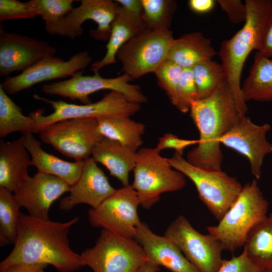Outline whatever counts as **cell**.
<instances>
[{
  "instance_id": "cell-33",
  "label": "cell",
  "mask_w": 272,
  "mask_h": 272,
  "mask_svg": "<svg viewBox=\"0 0 272 272\" xmlns=\"http://www.w3.org/2000/svg\"><path fill=\"white\" fill-rule=\"evenodd\" d=\"M183 68L166 59L154 72L160 87L166 92L171 103L175 107L178 101V90Z\"/></svg>"
},
{
  "instance_id": "cell-7",
  "label": "cell",
  "mask_w": 272,
  "mask_h": 272,
  "mask_svg": "<svg viewBox=\"0 0 272 272\" xmlns=\"http://www.w3.org/2000/svg\"><path fill=\"white\" fill-rule=\"evenodd\" d=\"M167 160L174 169L189 178L200 199L219 221L234 202L243 186L235 177L220 170L202 168L175 153Z\"/></svg>"
},
{
  "instance_id": "cell-8",
  "label": "cell",
  "mask_w": 272,
  "mask_h": 272,
  "mask_svg": "<svg viewBox=\"0 0 272 272\" xmlns=\"http://www.w3.org/2000/svg\"><path fill=\"white\" fill-rule=\"evenodd\" d=\"M93 272H134L148 260L134 240L102 229L94 246L81 253Z\"/></svg>"
},
{
  "instance_id": "cell-5",
  "label": "cell",
  "mask_w": 272,
  "mask_h": 272,
  "mask_svg": "<svg viewBox=\"0 0 272 272\" xmlns=\"http://www.w3.org/2000/svg\"><path fill=\"white\" fill-rule=\"evenodd\" d=\"M156 148H143L137 152L131 185L140 205L150 209L159 201L161 194L181 189L186 185L185 176L173 169L167 158Z\"/></svg>"
},
{
  "instance_id": "cell-32",
  "label": "cell",
  "mask_w": 272,
  "mask_h": 272,
  "mask_svg": "<svg viewBox=\"0 0 272 272\" xmlns=\"http://www.w3.org/2000/svg\"><path fill=\"white\" fill-rule=\"evenodd\" d=\"M142 16L146 29L169 30L176 3L170 0H141Z\"/></svg>"
},
{
  "instance_id": "cell-26",
  "label": "cell",
  "mask_w": 272,
  "mask_h": 272,
  "mask_svg": "<svg viewBox=\"0 0 272 272\" xmlns=\"http://www.w3.org/2000/svg\"><path fill=\"white\" fill-rule=\"evenodd\" d=\"M241 90L248 101H272V59L257 51Z\"/></svg>"
},
{
  "instance_id": "cell-24",
  "label": "cell",
  "mask_w": 272,
  "mask_h": 272,
  "mask_svg": "<svg viewBox=\"0 0 272 272\" xmlns=\"http://www.w3.org/2000/svg\"><path fill=\"white\" fill-rule=\"evenodd\" d=\"M137 152L117 141L103 137L94 148L91 157L104 165L111 175L126 186L129 184V174L134 168Z\"/></svg>"
},
{
  "instance_id": "cell-14",
  "label": "cell",
  "mask_w": 272,
  "mask_h": 272,
  "mask_svg": "<svg viewBox=\"0 0 272 272\" xmlns=\"http://www.w3.org/2000/svg\"><path fill=\"white\" fill-rule=\"evenodd\" d=\"M80 5L74 8L66 16L59 21L45 25L46 31L51 35L65 36L71 39L81 36L82 25L92 20L97 28L89 31L90 35L100 41L108 40L118 4L110 0H81Z\"/></svg>"
},
{
  "instance_id": "cell-19",
  "label": "cell",
  "mask_w": 272,
  "mask_h": 272,
  "mask_svg": "<svg viewBox=\"0 0 272 272\" xmlns=\"http://www.w3.org/2000/svg\"><path fill=\"white\" fill-rule=\"evenodd\" d=\"M116 190L97 163L90 157L85 160L79 180L70 186L69 195L60 200L59 208L68 211L78 204L85 203L96 209Z\"/></svg>"
},
{
  "instance_id": "cell-4",
  "label": "cell",
  "mask_w": 272,
  "mask_h": 272,
  "mask_svg": "<svg viewBox=\"0 0 272 272\" xmlns=\"http://www.w3.org/2000/svg\"><path fill=\"white\" fill-rule=\"evenodd\" d=\"M268 203L256 179L243 186L237 198L219 221L207 229L221 244L223 250L234 252L244 246L251 229L267 215Z\"/></svg>"
},
{
  "instance_id": "cell-6",
  "label": "cell",
  "mask_w": 272,
  "mask_h": 272,
  "mask_svg": "<svg viewBox=\"0 0 272 272\" xmlns=\"http://www.w3.org/2000/svg\"><path fill=\"white\" fill-rule=\"evenodd\" d=\"M34 99L51 105L53 111L44 115V109H38L30 114L35 122L33 133H40L48 126L57 122L73 118H101L130 117L141 109L139 103L130 102L122 94L110 91L100 100L86 104L77 105L62 100H51L34 94Z\"/></svg>"
},
{
  "instance_id": "cell-31",
  "label": "cell",
  "mask_w": 272,
  "mask_h": 272,
  "mask_svg": "<svg viewBox=\"0 0 272 272\" xmlns=\"http://www.w3.org/2000/svg\"><path fill=\"white\" fill-rule=\"evenodd\" d=\"M192 69L197 99H202L212 94L226 79L222 64L212 59L199 62Z\"/></svg>"
},
{
  "instance_id": "cell-43",
  "label": "cell",
  "mask_w": 272,
  "mask_h": 272,
  "mask_svg": "<svg viewBox=\"0 0 272 272\" xmlns=\"http://www.w3.org/2000/svg\"><path fill=\"white\" fill-rule=\"evenodd\" d=\"M258 52L266 57H272V23L267 31L262 46Z\"/></svg>"
},
{
  "instance_id": "cell-37",
  "label": "cell",
  "mask_w": 272,
  "mask_h": 272,
  "mask_svg": "<svg viewBox=\"0 0 272 272\" xmlns=\"http://www.w3.org/2000/svg\"><path fill=\"white\" fill-rule=\"evenodd\" d=\"M263 269L253 263L243 251L238 256L223 259L217 272H261Z\"/></svg>"
},
{
  "instance_id": "cell-2",
  "label": "cell",
  "mask_w": 272,
  "mask_h": 272,
  "mask_svg": "<svg viewBox=\"0 0 272 272\" xmlns=\"http://www.w3.org/2000/svg\"><path fill=\"white\" fill-rule=\"evenodd\" d=\"M189 111L199 138L196 147L188 152L187 161L202 168L222 170L221 139L240 116L226 79L212 94L194 101Z\"/></svg>"
},
{
  "instance_id": "cell-21",
  "label": "cell",
  "mask_w": 272,
  "mask_h": 272,
  "mask_svg": "<svg viewBox=\"0 0 272 272\" xmlns=\"http://www.w3.org/2000/svg\"><path fill=\"white\" fill-rule=\"evenodd\" d=\"M23 135L11 142L0 141V187L15 192L30 176L32 161Z\"/></svg>"
},
{
  "instance_id": "cell-34",
  "label": "cell",
  "mask_w": 272,
  "mask_h": 272,
  "mask_svg": "<svg viewBox=\"0 0 272 272\" xmlns=\"http://www.w3.org/2000/svg\"><path fill=\"white\" fill-rule=\"evenodd\" d=\"M45 25L55 23L66 16L74 9L73 0H30Z\"/></svg>"
},
{
  "instance_id": "cell-30",
  "label": "cell",
  "mask_w": 272,
  "mask_h": 272,
  "mask_svg": "<svg viewBox=\"0 0 272 272\" xmlns=\"http://www.w3.org/2000/svg\"><path fill=\"white\" fill-rule=\"evenodd\" d=\"M20 207L13 192L0 187V245L4 246L15 242Z\"/></svg>"
},
{
  "instance_id": "cell-15",
  "label": "cell",
  "mask_w": 272,
  "mask_h": 272,
  "mask_svg": "<svg viewBox=\"0 0 272 272\" xmlns=\"http://www.w3.org/2000/svg\"><path fill=\"white\" fill-rule=\"evenodd\" d=\"M92 61L86 51L74 54L66 61L54 56L47 57L18 75L7 78L0 86L6 93L15 94L45 81L72 77L84 71Z\"/></svg>"
},
{
  "instance_id": "cell-11",
  "label": "cell",
  "mask_w": 272,
  "mask_h": 272,
  "mask_svg": "<svg viewBox=\"0 0 272 272\" xmlns=\"http://www.w3.org/2000/svg\"><path fill=\"white\" fill-rule=\"evenodd\" d=\"M41 141L76 161L90 157L96 145L103 138L96 118H73L51 124L40 132Z\"/></svg>"
},
{
  "instance_id": "cell-45",
  "label": "cell",
  "mask_w": 272,
  "mask_h": 272,
  "mask_svg": "<svg viewBox=\"0 0 272 272\" xmlns=\"http://www.w3.org/2000/svg\"><path fill=\"white\" fill-rule=\"evenodd\" d=\"M261 272H272V267L265 268Z\"/></svg>"
},
{
  "instance_id": "cell-20",
  "label": "cell",
  "mask_w": 272,
  "mask_h": 272,
  "mask_svg": "<svg viewBox=\"0 0 272 272\" xmlns=\"http://www.w3.org/2000/svg\"><path fill=\"white\" fill-rule=\"evenodd\" d=\"M134 239L142 247L148 260L158 266L171 272H199L171 240L165 236L156 234L142 222Z\"/></svg>"
},
{
  "instance_id": "cell-17",
  "label": "cell",
  "mask_w": 272,
  "mask_h": 272,
  "mask_svg": "<svg viewBox=\"0 0 272 272\" xmlns=\"http://www.w3.org/2000/svg\"><path fill=\"white\" fill-rule=\"evenodd\" d=\"M55 47L44 40L9 33L0 26V75L24 71L40 60L54 56Z\"/></svg>"
},
{
  "instance_id": "cell-23",
  "label": "cell",
  "mask_w": 272,
  "mask_h": 272,
  "mask_svg": "<svg viewBox=\"0 0 272 272\" xmlns=\"http://www.w3.org/2000/svg\"><path fill=\"white\" fill-rule=\"evenodd\" d=\"M145 29L142 17L127 12L118 5L106 45V53L101 60L91 64V71L97 73L106 65L116 63V55L120 48Z\"/></svg>"
},
{
  "instance_id": "cell-28",
  "label": "cell",
  "mask_w": 272,
  "mask_h": 272,
  "mask_svg": "<svg viewBox=\"0 0 272 272\" xmlns=\"http://www.w3.org/2000/svg\"><path fill=\"white\" fill-rule=\"evenodd\" d=\"M243 251L257 266L263 269L272 267V214L251 229L245 240Z\"/></svg>"
},
{
  "instance_id": "cell-10",
  "label": "cell",
  "mask_w": 272,
  "mask_h": 272,
  "mask_svg": "<svg viewBox=\"0 0 272 272\" xmlns=\"http://www.w3.org/2000/svg\"><path fill=\"white\" fill-rule=\"evenodd\" d=\"M84 71H80L71 78L51 84H45L41 89L44 93L67 98L71 100H79L83 104L91 103L89 96L94 93L109 90L122 94L130 102L143 103L147 101L137 85L129 83L132 79L127 74L113 78L102 77L99 74L93 76L83 75Z\"/></svg>"
},
{
  "instance_id": "cell-18",
  "label": "cell",
  "mask_w": 272,
  "mask_h": 272,
  "mask_svg": "<svg viewBox=\"0 0 272 272\" xmlns=\"http://www.w3.org/2000/svg\"><path fill=\"white\" fill-rule=\"evenodd\" d=\"M70 186L63 180L48 174L37 172L29 176L14 192L15 198L29 215L49 220V211L52 203L64 193Z\"/></svg>"
},
{
  "instance_id": "cell-41",
  "label": "cell",
  "mask_w": 272,
  "mask_h": 272,
  "mask_svg": "<svg viewBox=\"0 0 272 272\" xmlns=\"http://www.w3.org/2000/svg\"><path fill=\"white\" fill-rule=\"evenodd\" d=\"M115 2L127 12L142 16L143 9L141 0H116Z\"/></svg>"
},
{
  "instance_id": "cell-39",
  "label": "cell",
  "mask_w": 272,
  "mask_h": 272,
  "mask_svg": "<svg viewBox=\"0 0 272 272\" xmlns=\"http://www.w3.org/2000/svg\"><path fill=\"white\" fill-rule=\"evenodd\" d=\"M198 143V140L183 139L172 133H166L159 139L156 148L160 151L166 149H173L176 154L182 155L185 149L197 145Z\"/></svg>"
},
{
  "instance_id": "cell-16",
  "label": "cell",
  "mask_w": 272,
  "mask_h": 272,
  "mask_svg": "<svg viewBox=\"0 0 272 272\" xmlns=\"http://www.w3.org/2000/svg\"><path fill=\"white\" fill-rule=\"evenodd\" d=\"M270 128L268 123L257 125L246 115H240L220 141L221 144L248 159L251 173L256 180L261 177L264 157L272 153V144L266 139Z\"/></svg>"
},
{
  "instance_id": "cell-25",
  "label": "cell",
  "mask_w": 272,
  "mask_h": 272,
  "mask_svg": "<svg viewBox=\"0 0 272 272\" xmlns=\"http://www.w3.org/2000/svg\"><path fill=\"white\" fill-rule=\"evenodd\" d=\"M216 54L210 40L200 32H194L174 39L167 59L184 68H192L201 61L212 59Z\"/></svg>"
},
{
  "instance_id": "cell-38",
  "label": "cell",
  "mask_w": 272,
  "mask_h": 272,
  "mask_svg": "<svg viewBox=\"0 0 272 272\" xmlns=\"http://www.w3.org/2000/svg\"><path fill=\"white\" fill-rule=\"evenodd\" d=\"M221 10L227 15L230 22L238 24L245 21L247 17V9L245 4L240 0L216 1Z\"/></svg>"
},
{
  "instance_id": "cell-42",
  "label": "cell",
  "mask_w": 272,
  "mask_h": 272,
  "mask_svg": "<svg viewBox=\"0 0 272 272\" xmlns=\"http://www.w3.org/2000/svg\"><path fill=\"white\" fill-rule=\"evenodd\" d=\"M45 264H18L11 265L0 272H45Z\"/></svg>"
},
{
  "instance_id": "cell-22",
  "label": "cell",
  "mask_w": 272,
  "mask_h": 272,
  "mask_svg": "<svg viewBox=\"0 0 272 272\" xmlns=\"http://www.w3.org/2000/svg\"><path fill=\"white\" fill-rule=\"evenodd\" d=\"M23 135L26 148L31 156L32 165L37 168V172L59 177L70 186L77 182L82 174L85 160L73 162L64 161L43 150L41 143L32 133Z\"/></svg>"
},
{
  "instance_id": "cell-40",
  "label": "cell",
  "mask_w": 272,
  "mask_h": 272,
  "mask_svg": "<svg viewBox=\"0 0 272 272\" xmlns=\"http://www.w3.org/2000/svg\"><path fill=\"white\" fill-rule=\"evenodd\" d=\"M216 1L214 0H190L188 6L194 12L205 14L211 11L215 7Z\"/></svg>"
},
{
  "instance_id": "cell-12",
  "label": "cell",
  "mask_w": 272,
  "mask_h": 272,
  "mask_svg": "<svg viewBox=\"0 0 272 272\" xmlns=\"http://www.w3.org/2000/svg\"><path fill=\"white\" fill-rule=\"evenodd\" d=\"M164 236L171 240L199 272H217L222 263L221 243L211 234L195 230L183 216L168 227Z\"/></svg>"
},
{
  "instance_id": "cell-13",
  "label": "cell",
  "mask_w": 272,
  "mask_h": 272,
  "mask_svg": "<svg viewBox=\"0 0 272 272\" xmlns=\"http://www.w3.org/2000/svg\"><path fill=\"white\" fill-rule=\"evenodd\" d=\"M140 201L131 185L116 189L98 207L88 212L90 224L123 237L134 239L141 223L138 213Z\"/></svg>"
},
{
  "instance_id": "cell-35",
  "label": "cell",
  "mask_w": 272,
  "mask_h": 272,
  "mask_svg": "<svg viewBox=\"0 0 272 272\" xmlns=\"http://www.w3.org/2000/svg\"><path fill=\"white\" fill-rule=\"evenodd\" d=\"M197 99L196 87L192 68L183 69L178 85L176 107L185 113L189 111L192 102Z\"/></svg>"
},
{
  "instance_id": "cell-1",
  "label": "cell",
  "mask_w": 272,
  "mask_h": 272,
  "mask_svg": "<svg viewBox=\"0 0 272 272\" xmlns=\"http://www.w3.org/2000/svg\"><path fill=\"white\" fill-rule=\"evenodd\" d=\"M77 217L65 222L45 220L20 212L17 237L0 271L15 264H45L58 272H73L85 266L81 255L70 247L68 235Z\"/></svg>"
},
{
  "instance_id": "cell-29",
  "label": "cell",
  "mask_w": 272,
  "mask_h": 272,
  "mask_svg": "<svg viewBox=\"0 0 272 272\" xmlns=\"http://www.w3.org/2000/svg\"><path fill=\"white\" fill-rule=\"evenodd\" d=\"M35 122L32 116L24 115L22 108L9 97L0 86V137L20 131L33 133Z\"/></svg>"
},
{
  "instance_id": "cell-3",
  "label": "cell",
  "mask_w": 272,
  "mask_h": 272,
  "mask_svg": "<svg viewBox=\"0 0 272 272\" xmlns=\"http://www.w3.org/2000/svg\"><path fill=\"white\" fill-rule=\"evenodd\" d=\"M245 4L247 17L243 27L222 42L218 52L240 115H246L247 110L240 83L244 63L252 51L260 50L272 23V1L246 0Z\"/></svg>"
},
{
  "instance_id": "cell-36",
  "label": "cell",
  "mask_w": 272,
  "mask_h": 272,
  "mask_svg": "<svg viewBox=\"0 0 272 272\" xmlns=\"http://www.w3.org/2000/svg\"><path fill=\"white\" fill-rule=\"evenodd\" d=\"M39 16L37 9L29 2L0 0V21L33 19Z\"/></svg>"
},
{
  "instance_id": "cell-44",
  "label": "cell",
  "mask_w": 272,
  "mask_h": 272,
  "mask_svg": "<svg viewBox=\"0 0 272 272\" xmlns=\"http://www.w3.org/2000/svg\"><path fill=\"white\" fill-rule=\"evenodd\" d=\"M159 266L154 262L148 260L142 264L134 272H158Z\"/></svg>"
},
{
  "instance_id": "cell-27",
  "label": "cell",
  "mask_w": 272,
  "mask_h": 272,
  "mask_svg": "<svg viewBox=\"0 0 272 272\" xmlns=\"http://www.w3.org/2000/svg\"><path fill=\"white\" fill-rule=\"evenodd\" d=\"M101 135L137 152L143 145L142 137L145 125L130 117H107L97 119Z\"/></svg>"
},
{
  "instance_id": "cell-9",
  "label": "cell",
  "mask_w": 272,
  "mask_h": 272,
  "mask_svg": "<svg viewBox=\"0 0 272 272\" xmlns=\"http://www.w3.org/2000/svg\"><path fill=\"white\" fill-rule=\"evenodd\" d=\"M174 38L170 30L145 29L119 50L116 57L124 74L136 79L156 70L167 59Z\"/></svg>"
}]
</instances>
